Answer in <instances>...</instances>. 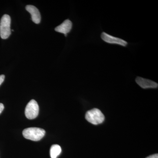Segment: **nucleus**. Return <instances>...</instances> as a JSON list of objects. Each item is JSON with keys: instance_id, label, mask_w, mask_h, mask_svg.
<instances>
[{"instance_id": "obj_12", "label": "nucleus", "mask_w": 158, "mask_h": 158, "mask_svg": "<svg viewBox=\"0 0 158 158\" xmlns=\"http://www.w3.org/2000/svg\"><path fill=\"white\" fill-rule=\"evenodd\" d=\"M4 109V106L3 104L0 103V114L2 113Z\"/></svg>"}, {"instance_id": "obj_7", "label": "nucleus", "mask_w": 158, "mask_h": 158, "mask_svg": "<svg viewBox=\"0 0 158 158\" xmlns=\"http://www.w3.org/2000/svg\"><path fill=\"white\" fill-rule=\"evenodd\" d=\"M72 23L70 20L66 19L60 25L57 27L55 28V31L57 32L64 34L65 36H66L72 28Z\"/></svg>"}, {"instance_id": "obj_2", "label": "nucleus", "mask_w": 158, "mask_h": 158, "mask_svg": "<svg viewBox=\"0 0 158 158\" xmlns=\"http://www.w3.org/2000/svg\"><path fill=\"white\" fill-rule=\"evenodd\" d=\"M85 118L90 123L98 125L103 122L105 120V116L100 110L95 108L87 112Z\"/></svg>"}, {"instance_id": "obj_11", "label": "nucleus", "mask_w": 158, "mask_h": 158, "mask_svg": "<svg viewBox=\"0 0 158 158\" xmlns=\"http://www.w3.org/2000/svg\"><path fill=\"white\" fill-rule=\"evenodd\" d=\"M146 158H158V154H156L149 156Z\"/></svg>"}, {"instance_id": "obj_10", "label": "nucleus", "mask_w": 158, "mask_h": 158, "mask_svg": "<svg viewBox=\"0 0 158 158\" xmlns=\"http://www.w3.org/2000/svg\"><path fill=\"white\" fill-rule=\"evenodd\" d=\"M5 78V75H0V85H2V83L4 82Z\"/></svg>"}, {"instance_id": "obj_8", "label": "nucleus", "mask_w": 158, "mask_h": 158, "mask_svg": "<svg viewBox=\"0 0 158 158\" xmlns=\"http://www.w3.org/2000/svg\"><path fill=\"white\" fill-rule=\"evenodd\" d=\"M26 9L31 14L32 21L35 23L39 24L40 22L41 16L38 9L32 5H28L26 6Z\"/></svg>"}, {"instance_id": "obj_6", "label": "nucleus", "mask_w": 158, "mask_h": 158, "mask_svg": "<svg viewBox=\"0 0 158 158\" xmlns=\"http://www.w3.org/2000/svg\"><path fill=\"white\" fill-rule=\"evenodd\" d=\"M135 81L137 84L143 89L158 88L157 83L151 81V80H148V79L138 77L136 78Z\"/></svg>"}, {"instance_id": "obj_9", "label": "nucleus", "mask_w": 158, "mask_h": 158, "mask_svg": "<svg viewBox=\"0 0 158 158\" xmlns=\"http://www.w3.org/2000/svg\"><path fill=\"white\" fill-rule=\"evenodd\" d=\"M62 152V148L58 144L52 145L50 148V154L51 158H57Z\"/></svg>"}, {"instance_id": "obj_1", "label": "nucleus", "mask_w": 158, "mask_h": 158, "mask_svg": "<svg viewBox=\"0 0 158 158\" xmlns=\"http://www.w3.org/2000/svg\"><path fill=\"white\" fill-rule=\"evenodd\" d=\"M45 131L43 129L37 127H31L23 130V135L27 139L33 141L41 140L45 135Z\"/></svg>"}, {"instance_id": "obj_5", "label": "nucleus", "mask_w": 158, "mask_h": 158, "mask_svg": "<svg viewBox=\"0 0 158 158\" xmlns=\"http://www.w3.org/2000/svg\"><path fill=\"white\" fill-rule=\"evenodd\" d=\"M101 37L104 41L110 44H116L123 47H126L128 44V43L124 40L114 37L106 32H102Z\"/></svg>"}, {"instance_id": "obj_4", "label": "nucleus", "mask_w": 158, "mask_h": 158, "mask_svg": "<svg viewBox=\"0 0 158 158\" xmlns=\"http://www.w3.org/2000/svg\"><path fill=\"white\" fill-rule=\"evenodd\" d=\"M39 107L37 102L34 100H31L27 105L25 109V115L27 118L34 119L39 114Z\"/></svg>"}, {"instance_id": "obj_3", "label": "nucleus", "mask_w": 158, "mask_h": 158, "mask_svg": "<svg viewBox=\"0 0 158 158\" xmlns=\"http://www.w3.org/2000/svg\"><path fill=\"white\" fill-rule=\"evenodd\" d=\"M11 18L8 15H4L0 22V37L3 39L9 38L11 34Z\"/></svg>"}]
</instances>
